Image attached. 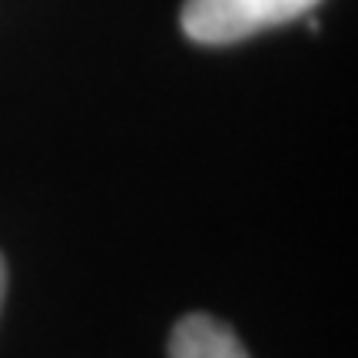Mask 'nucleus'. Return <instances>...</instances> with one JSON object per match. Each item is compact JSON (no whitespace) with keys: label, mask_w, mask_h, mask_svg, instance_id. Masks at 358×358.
Returning a JSON list of instances; mask_svg holds the SVG:
<instances>
[{"label":"nucleus","mask_w":358,"mask_h":358,"mask_svg":"<svg viewBox=\"0 0 358 358\" xmlns=\"http://www.w3.org/2000/svg\"><path fill=\"white\" fill-rule=\"evenodd\" d=\"M319 0H186L179 24L196 43H236L266 30L289 24L312 10Z\"/></svg>","instance_id":"f257e3e1"},{"label":"nucleus","mask_w":358,"mask_h":358,"mask_svg":"<svg viewBox=\"0 0 358 358\" xmlns=\"http://www.w3.org/2000/svg\"><path fill=\"white\" fill-rule=\"evenodd\" d=\"M169 358H249L229 325L213 315H186L169 335Z\"/></svg>","instance_id":"f03ea898"},{"label":"nucleus","mask_w":358,"mask_h":358,"mask_svg":"<svg viewBox=\"0 0 358 358\" xmlns=\"http://www.w3.org/2000/svg\"><path fill=\"white\" fill-rule=\"evenodd\" d=\"M3 295H7V266H3V256H0V308H3Z\"/></svg>","instance_id":"7ed1b4c3"}]
</instances>
